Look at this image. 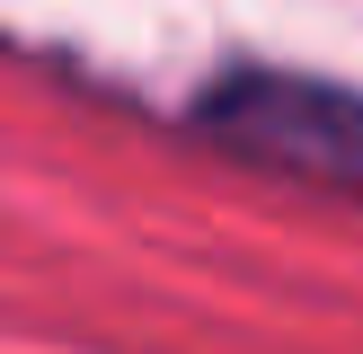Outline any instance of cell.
Returning a JSON list of instances; mask_svg holds the SVG:
<instances>
[{"label":"cell","instance_id":"1","mask_svg":"<svg viewBox=\"0 0 363 354\" xmlns=\"http://www.w3.org/2000/svg\"><path fill=\"white\" fill-rule=\"evenodd\" d=\"M195 124L230 159H257V169H284V177H328V186H363V88L311 80V71H275V62H240L195 98Z\"/></svg>","mask_w":363,"mask_h":354}]
</instances>
